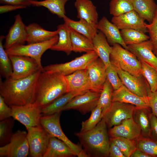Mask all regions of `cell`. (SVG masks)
<instances>
[{"instance_id": "1f68e13d", "label": "cell", "mask_w": 157, "mask_h": 157, "mask_svg": "<svg viewBox=\"0 0 157 157\" xmlns=\"http://www.w3.org/2000/svg\"><path fill=\"white\" fill-rule=\"evenodd\" d=\"M69 0H44L38 1L32 0V5L35 6H42L47 9L52 13L57 15L59 18L66 17L65 6Z\"/></svg>"}, {"instance_id": "ffe728a7", "label": "cell", "mask_w": 157, "mask_h": 157, "mask_svg": "<svg viewBox=\"0 0 157 157\" xmlns=\"http://www.w3.org/2000/svg\"><path fill=\"white\" fill-rule=\"evenodd\" d=\"M65 76L67 92L71 91L85 92L91 90L87 69L78 70Z\"/></svg>"}, {"instance_id": "7402d4cb", "label": "cell", "mask_w": 157, "mask_h": 157, "mask_svg": "<svg viewBox=\"0 0 157 157\" xmlns=\"http://www.w3.org/2000/svg\"><path fill=\"white\" fill-rule=\"evenodd\" d=\"M97 27L104 35L110 44L113 45L119 44L128 50L127 46L122 38L119 29L105 17H103L98 22Z\"/></svg>"}, {"instance_id": "f6af8a7d", "label": "cell", "mask_w": 157, "mask_h": 157, "mask_svg": "<svg viewBox=\"0 0 157 157\" xmlns=\"http://www.w3.org/2000/svg\"><path fill=\"white\" fill-rule=\"evenodd\" d=\"M11 108L6 103L3 97L0 95V120L12 117Z\"/></svg>"}, {"instance_id": "7a4b0ae2", "label": "cell", "mask_w": 157, "mask_h": 157, "mask_svg": "<svg viewBox=\"0 0 157 157\" xmlns=\"http://www.w3.org/2000/svg\"><path fill=\"white\" fill-rule=\"evenodd\" d=\"M67 92L64 76L57 73L41 72L36 85L34 103L42 108Z\"/></svg>"}, {"instance_id": "2e32d148", "label": "cell", "mask_w": 157, "mask_h": 157, "mask_svg": "<svg viewBox=\"0 0 157 157\" xmlns=\"http://www.w3.org/2000/svg\"><path fill=\"white\" fill-rule=\"evenodd\" d=\"M14 24L5 37L3 46L5 50L13 47L24 44L27 38V26L24 24L19 14L15 17Z\"/></svg>"}, {"instance_id": "44dd1931", "label": "cell", "mask_w": 157, "mask_h": 157, "mask_svg": "<svg viewBox=\"0 0 157 157\" xmlns=\"http://www.w3.org/2000/svg\"><path fill=\"white\" fill-rule=\"evenodd\" d=\"M112 102L131 104L137 107L150 108L148 97L139 96L130 91L124 85L113 91Z\"/></svg>"}, {"instance_id": "7bdbcfd3", "label": "cell", "mask_w": 157, "mask_h": 157, "mask_svg": "<svg viewBox=\"0 0 157 157\" xmlns=\"http://www.w3.org/2000/svg\"><path fill=\"white\" fill-rule=\"evenodd\" d=\"M106 78L112 86L114 90L123 85L115 66L111 63L106 66Z\"/></svg>"}, {"instance_id": "ab89813d", "label": "cell", "mask_w": 157, "mask_h": 157, "mask_svg": "<svg viewBox=\"0 0 157 157\" xmlns=\"http://www.w3.org/2000/svg\"><path fill=\"white\" fill-rule=\"evenodd\" d=\"M110 140L119 147L125 157H130L137 149L135 140L121 137L110 138Z\"/></svg>"}, {"instance_id": "4316f807", "label": "cell", "mask_w": 157, "mask_h": 157, "mask_svg": "<svg viewBox=\"0 0 157 157\" xmlns=\"http://www.w3.org/2000/svg\"><path fill=\"white\" fill-rule=\"evenodd\" d=\"M94 51L103 62L106 66L111 63L110 55L112 47L109 44L106 37L100 31L92 40Z\"/></svg>"}, {"instance_id": "484cf974", "label": "cell", "mask_w": 157, "mask_h": 157, "mask_svg": "<svg viewBox=\"0 0 157 157\" xmlns=\"http://www.w3.org/2000/svg\"><path fill=\"white\" fill-rule=\"evenodd\" d=\"M28 44L39 43L48 40L58 35L57 30H46L38 24L33 23L27 26Z\"/></svg>"}, {"instance_id": "30bf717a", "label": "cell", "mask_w": 157, "mask_h": 157, "mask_svg": "<svg viewBox=\"0 0 157 157\" xmlns=\"http://www.w3.org/2000/svg\"><path fill=\"white\" fill-rule=\"evenodd\" d=\"M60 113L41 117V125L51 137L56 138L65 143L78 156L83 150L80 145L72 142L63 131L60 123Z\"/></svg>"}, {"instance_id": "681fc988", "label": "cell", "mask_w": 157, "mask_h": 157, "mask_svg": "<svg viewBox=\"0 0 157 157\" xmlns=\"http://www.w3.org/2000/svg\"><path fill=\"white\" fill-rule=\"evenodd\" d=\"M32 0H0V3L3 4L20 5L27 7L32 5Z\"/></svg>"}, {"instance_id": "816d5d0a", "label": "cell", "mask_w": 157, "mask_h": 157, "mask_svg": "<svg viewBox=\"0 0 157 157\" xmlns=\"http://www.w3.org/2000/svg\"><path fill=\"white\" fill-rule=\"evenodd\" d=\"M130 157H152V156L137 148L132 154Z\"/></svg>"}, {"instance_id": "4dcf8cb0", "label": "cell", "mask_w": 157, "mask_h": 157, "mask_svg": "<svg viewBox=\"0 0 157 157\" xmlns=\"http://www.w3.org/2000/svg\"><path fill=\"white\" fill-rule=\"evenodd\" d=\"M150 108L136 107L132 118L140 128L142 136L151 138Z\"/></svg>"}, {"instance_id": "9a60e30c", "label": "cell", "mask_w": 157, "mask_h": 157, "mask_svg": "<svg viewBox=\"0 0 157 157\" xmlns=\"http://www.w3.org/2000/svg\"><path fill=\"white\" fill-rule=\"evenodd\" d=\"M111 22L119 29H134L145 33L147 32L146 23L134 10L113 16Z\"/></svg>"}, {"instance_id": "277c9868", "label": "cell", "mask_w": 157, "mask_h": 157, "mask_svg": "<svg viewBox=\"0 0 157 157\" xmlns=\"http://www.w3.org/2000/svg\"><path fill=\"white\" fill-rule=\"evenodd\" d=\"M111 63L115 67L137 77H141L140 61L133 53L118 44L113 45L110 55Z\"/></svg>"}, {"instance_id": "e575fe53", "label": "cell", "mask_w": 157, "mask_h": 157, "mask_svg": "<svg viewBox=\"0 0 157 157\" xmlns=\"http://www.w3.org/2000/svg\"><path fill=\"white\" fill-rule=\"evenodd\" d=\"M5 38L3 35L0 36V72L1 76L6 78L11 76L13 69L11 61L3 44Z\"/></svg>"}, {"instance_id": "836d02e7", "label": "cell", "mask_w": 157, "mask_h": 157, "mask_svg": "<svg viewBox=\"0 0 157 157\" xmlns=\"http://www.w3.org/2000/svg\"><path fill=\"white\" fill-rule=\"evenodd\" d=\"M122 38L127 46L140 43L149 40V36L140 31L131 29H124L120 31Z\"/></svg>"}, {"instance_id": "d6986e66", "label": "cell", "mask_w": 157, "mask_h": 157, "mask_svg": "<svg viewBox=\"0 0 157 157\" xmlns=\"http://www.w3.org/2000/svg\"><path fill=\"white\" fill-rule=\"evenodd\" d=\"M127 46L128 50L140 60L147 63L157 71V57L153 52L152 44L149 40Z\"/></svg>"}, {"instance_id": "f546056e", "label": "cell", "mask_w": 157, "mask_h": 157, "mask_svg": "<svg viewBox=\"0 0 157 157\" xmlns=\"http://www.w3.org/2000/svg\"><path fill=\"white\" fill-rule=\"evenodd\" d=\"M134 10L144 20L151 23L157 9L154 0H133Z\"/></svg>"}, {"instance_id": "ba28073f", "label": "cell", "mask_w": 157, "mask_h": 157, "mask_svg": "<svg viewBox=\"0 0 157 157\" xmlns=\"http://www.w3.org/2000/svg\"><path fill=\"white\" fill-rule=\"evenodd\" d=\"M27 130L29 156L32 157H43L51 136L41 125Z\"/></svg>"}, {"instance_id": "f1b7e54d", "label": "cell", "mask_w": 157, "mask_h": 157, "mask_svg": "<svg viewBox=\"0 0 157 157\" xmlns=\"http://www.w3.org/2000/svg\"><path fill=\"white\" fill-rule=\"evenodd\" d=\"M58 38L57 42L50 48L52 50L62 51L67 55L72 51L70 30L64 24L57 26Z\"/></svg>"}, {"instance_id": "60d3db41", "label": "cell", "mask_w": 157, "mask_h": 157, "mask_svg": "<svg viewBox=\"0 0 157 157\" xmlns=\"http://www.w3.org/2000/svg\"><path fill=\"white\" fill-rule=\"evenodd\" d=\"M15 119L8 118L0 122V145L1 146L8 144L13 134L12 130Z\"/></svg>"}, {"instance_id": "8d00e7d4", "label": "cell", "mask_w": 157, "mask_h": 157, "mask_svg": "<svg viewBox=\"0 0 157 157\" xmlns=\"http://www.w3.org/2000/svg\"><path fill=\"white\" fill-rule=\"evenodd\" d=\"M109 5L110 13L113 16L134 10L133 0H111Z\"/></svg>"}, {"instance_id": "b9f144b4", "label": "cell", "mask_w": 157, "mask_h": 157, "mask_svg": "<svg viewBox=\"0 0 157 157\" xmlns=\"http://www.w3.org/2000/svg\"><path fill=\"white\" fill-rule=\"evenodd\" d=\"M91 112L89 117L81 122L80 132H84L92 129L101 119L102 110L99 106H97Z\"/></svg>"}, {"instance_id": "f907efd6", "label": "cell", "mask_w": 157, "mask_h": 157, "mask_svg": "<svg viewBox=\"0 0 157 157\" xmlns=\"http://www.w3.org/2000/svg\"><path fill=\"white\" fill-rule=\"evenodd\" d=\"M26 7L23 5L4 4L0 6V13L2 14Z\"/></svg>"}, {"instance_id": "8992f818", "label": "cell", "mask_w": 157, "mask_h": 157, "mask_svg": "<svg viewBox=\"0 0 157 157\" xmlns=\"http://www.w3.org/2000/svg\"><path fill=\"white\" fill-rule=\"evenodd\" d=\"M98 58L96 53L93 51L86 53L69 62L46 66L44 67V71L67 76L78 70L87 69L90 64Z\"/></svg>"}, {"instance_id": "5b68a950", "label": "cell", "mask_w": 157, "mask_h": 157, "mask_svg": "<svg viewBox=\"0 0 157 157\" xmlns=\"http://www.w3.org/2000/svg\"><path fill=\"white\" fill-rule=\"evenodd\" d=\"M57 35L51 39L43 42L19 45L13 47L6 50L9 55H20L31 57L38 63L41 72L44 71V67L41 63V57L44 53L58 41Z\"/></svg>"}, {"instance_id": "cb8c5ba5", "label": "cell", "mask_w": 157, "mask_h": 157, "mask_svg": "<svg viewBox=\"0 0 157 157\" xmlns=\"http://www.w3.org/2000/svg\"><path fill=\"white\" fill-rule=\"evenodd\" d=\"M63 19L64 23L70 30L75 31L92 41L98 32L97 24L89 23L83 19L74 21L67 17Z\"/></svg>"}, {"instance_id": "603a6c76", "label": "cell", "mask_w": 157, "mask_h": 157, "mask_svg": "<svg viewBox=\"0 0 157 157\" xmlns=\"http://www.w3.org/2000/svg\"><path fill=\"white\" fill-rule=\"evenodd\" d=\"M74 5L76 8L77 17L88 22L97 24L98 15L96 7L90 0H75Z\"/></svg>"}, {"instance_id": "4fadbf2b", "label": "cell", "mask_w": 157, "mask_h": 157, "mask_svg": "<svg viewBox=\"0 0 157 157\" xmlns=\"http://www.w3.org/2000/svg\"><path fill=\"white\" fill-rule=\"evenodd\" d=\"M8 55L11 61L13 69L10 77L13 78L26 77L39 70L41 71L38 63L32 58L20 55Z\"/></svg>"}, {"instance_id": "7c38bea8", "label": "cell", "mask_w": 157, "mask_h": 157, "mask_svg": "<svg viewBox=\"0 0 157 157\" xmlns=\"http://www.w3.org/2000/svg\"><path fill=\"white\" fill-rule=\"evenodd\" d=\"M101 93L89 90L77 95L64 107L63 110H75L83 114L91 112L97 106Z\"/></svg>"}, {"instance_id": "ee69618b", "label": "cell", "mask_w": 157, "mask_h": 157, "mask_svg": "<svg viewBox=\"0 0 157 157\" xmlns=\"http://www.w3.org/2000/svg\"><path fill=\"white\" fill-rule=\"evenodd\" d=\"M146 26L149 33V40L152 44L153 52L157 57V9L152 22L149 24H146Z\"/></svg>"}, {"instance_id": "f35d334b", "label": "cell", "mask_w": 157, "mask_h": 157, "mask_svg": "<svg viewBox=\"0 0 157 157\" xmlns=\"http://www.w3.org/2000/svg\"><path fill=\"white\" fill-rule=\"evenodd\" d=\"M135 141L137 149L152 157H157V141L142 136Z\"/></svg>"}, {"instance_id": "bcb514c9", "label": "cell", "mask_w": 157, "mask_h": 157, "mask_svg": "<svg viewBox=\"0 0 157 157\" xmlns=\"http://www.w3.org/2000/svg\"><path fill=\"white\" fill-rule=\"evenodd\" d=\"M148 99L151 112L157 117V90L153 92L151 91Z\"/></svg>"}, {"instance_id": "c3c4849f", "label": "cell", "mask_w": 157, "mask_h": 157, "mask_svg": "<svg viewBox=\"0 0 157 157\" xmlns=\"http://www.w3.org/2000/svg\"><path fill=\"white\" fill-rule=\"evenodd\" d=\"M109 156L110 157H125L119 147L110 141L109 149Z\"/></svg>"}, {"instance_id": "d6a6232c", "label": "cell", "mask_w": 157, "mask_h": 157, "mask_svg": "<svg viewBox=\"0 0 157 157\" xmlns=\"http://www.w3.org/2000/svg\"><path fill=\"white\" fill-rule=\"evenodd\" d=\"M70 33L73 51L86 53L94 51L92 40L74 31L70 30Z\"/></svg>"}, {"instance_id": "74e56055", "label": "cell", "mask_w": 157, "mask_h": 157, "mask_svg": "<svg viewBox=\"0 0 157 157\" xmlns=\"http://www.w3.org/2000/svg\"><path fill=\"white\" fill-rule=\"evenodd\" d=\"M140 61L142 75L146 79L151 91L153 92L156 91L157 90V71L147 63Z\"/></svg>"}, {"instance_id": "7dc6e473", "label": "cell", "mask_w": 157, "mask_h": 157, "mask_svg": "<svg viewBox=\"0 0 157 157\" xmlns=\"http://www.w3.org/2000/svg\"><path fill=\"white\" fill-rule=\"evenodd\" d=\"M151 138L157 141V117L152 112L149 114Z\"/></svg>"}, {"instance_id": "ac0fdd59", "label": "cell", "mask_w": 157, "mask_h": 157, "mask_svg": "<svg viewBox=\"0 0 157 157\" xmlns=\"http://www.w3.org/2000/svg\"><path fill=\"white\" fill-rule=\"evenodd\" d=\"M87 69L90 90L101 93L107 79L105 65L98 57L90 64Z\"/></svg>"}, {"instance_id": "d4e9b609", "label": "cell", "mask_w": 157, "mask_h": 157, "mask_svg": "<svg viewBox=\"0 0 157 157\" xmlns=\"http://www.w3.org/2000/svg\"><path fill=\"white\" fill-rule=\"evenodd\" d=\"M76 156L75 153L65 142L51 137L43 157H72Z\"/></svg>"}, {"instance_id": "8fae6325", "label": "cell", "mask_w": 157, "mask_h": 157, "mask_svg": "<svg viewBox=\"0 0 157 157\" xmlns=\"http://www.w3.org/2000/svg\"><path fill=\"white\" fill-rule=\"evenodd\" d=\"M135 108V106L131 104L113 102L102 118L110 129L120 124L125 119L132 118Z\"/></svg>"}, {"instance_id": "e0dca14e", "label": "cell", "mask_w": 157, "mask_h": 157, "mask_svg": "<svg viewBox=\"0 0 157 157\" xmlns=\"http://www.w3.org/2000/svg\"><path fill=\"white\" fill-rule=\"evenodd\" d=\"M108 134L110 138L121 137L134 140L142 136L140 129L133 118L125 119L110 128Z\"/></svg>"}, {"instance_id": "5bb4252c", "label": "cell", "mask_w": 157, "mask_h": 157, "mask_svg": "<svg viewBox=\"0 0 157 157\" xmlns=\"http://www.w3.org/2000/svg\"><path fill=\"white\" fill-rule=\"evenodd\" d=\"M123 85L132 92L147 98L151 91L149 84L141 77H137L115 67Z\"/></svg>"}, {"instance_id": "6da1fadb", "label": "cell", "mask_w": 157, "mask_h": 157, "mask_svg": "<svg viewBox=\"0 0 157 157\" xmlns=\"http://www.w3.org/2000/svg\"><path fill=\"white\" fill-rule=\"evenodd\" d=\"M39 70L26 77L14 79L10 77L0 80V94L9 106L33 103L35 88L40 72Z\"/></svg>"}, {"instance_id": "d590c367", "label": "cell", "mask_w": 157, "mask_h": 157, "mask_svg": "<svg viewBox=\"0 0 157 157\" xmlns=\"http://www.w3.org/2000/svg\"><path fill=\"white\" fill-rule=\"evenodd\" d=\"M114 91L111 84L106 79L104 85L97 105L102 109V117L113 102V95Z\"/></svg>"}, {"instance_id": "83f0119b", "label": "cell", "mask_w": 157, "mask_h": 157, "mask_svg": "<svg viewBox=\"0 0 157 157\" xmlns=\"http://www.w3.org/2000/svg\"><path fill=\"white\" fill-rule=\"evenodd\" d=\"M85 92L71 91L66 93L56 99L48 105L42 108V116L50 115L60 113L63 110L64 107L73 98Z\"/></svg>"}, {"instance_id": "3957f363", "label": "cell", "mask_w": 157, "mask_h": 157, "mask_svg": "<svg viewBox=\"0 0 157 157\" xmlns=\"http://www.w3.org/2000/svg\"><path fill=\"white\" fill-rule=\"evenodd\" d=\"M107 126L102 119L92 129L84 132L74 133L78 138L88 157L109 156L110 140Z\"/></svg>"}, {"instance_id": "9c48e42d", "label": "cell", "mask_w": 157, "mask_h": 157, "mask_svg": "<svg viewBox=\"0 0 157 157\" xmlns=\"http://www.w3.org/2000/svg\"><path fill=\"white\" fill-rule=\"evenodd\" d=\"M27 133L18 130L13 133L10 142L0 147V157H26L29 154Z\"/></svg>"}, {"instance_id": "52a82bcc", "label": "cell", "mask_w": 157, "mask_h": 157, "mask_svg": "<svg viewBox=\"0 0 157 157\" xmlns=\"http://www.w3.org/2000/svg\"><path fill=\"white\" fill-rule=\"evenodd\" d=\"M10 106L12 109L11 117L23 125L27 129L41 125V108L34 103Z\"/></svg>"}]
</instances>
